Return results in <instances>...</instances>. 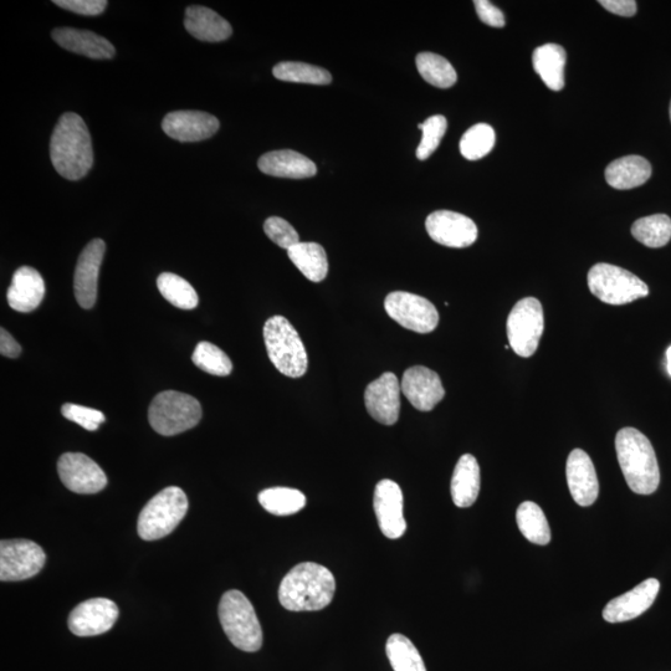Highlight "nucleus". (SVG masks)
<instances>
[{
	"instance_id": "obj_47",
	"label": "nucleus",
	"mask_w": 671,
	"mask_h": 671,
	"mask_svg": "<svg viewBox=\"0 0 671 671\" xmlns=\"http://www.w3.org/2000/svg\"><path fill=\"white\" fill-rule=\"evenodd\" d=\"M670 120H671V102H670Z\"/></svg>"
},
{
	"instance_id": "obj_9",
	"label": "nucleus",
	"mask_w": 671,
	"mask_h": 671,
	"mask_svg": "<svg viewBox=\"0 0 671 671\" xmlns=\"http://www.w3.org/2000/svg\"><path fill=\"white\" fill-rule=\"evenodd\" d=\"M507 338L516 355L529 358L539 348L545 330L544 309L535 297H526L514 306L506 324Z\"/></svg>"
},
{
	"instance_id": "obj_18",
	"label": "nucleus",
	"mask_w": 671,
	"mask_h": 671,
	"mask_svg": "<svg viewBox=\"0 0 671 671\" xmlns=\"http://www.w3.org/2000/svg\"><path fill=\"white\" fill-rule=\"evenodd\" d=\"M401 389L412 406L420 412L433 411L445 397L438 373L424 366L412 367L404 372Z\"/></svg>"
},
{
	"instance_id": "obj_3",
	"label": "nucleus",
	"mask_w": 671,
	"mask_h": 671,
	"mask_svg": "<svg viewBox=\"0 0 671 671\" xmlns=\"http://www.w3.org/2000/svg\"><path fill=\"white\" fill-rule=\"evenodd\" d=\"M619 465L630 490L638 495H652L660 484V470L650 440L635 428H623L616 437Z\"/></svg>"
},
{
	"instance_id": "obj_27",
	"label": "nucleus",
	"mask_w": 671,
	"mask_h": 671,
	"mask_svg": "<svg viewBox=\"0 0 671 671\" xmlns=\"http://www.w3.org/2000/svg\"><path fill=\"white\" fill-rule=\"evenodd\" d=\"M566 61L565 49L557 44L541 45L532 55L536 73L548 89L553 91H561L565 87Z\"/></svg>"
},
{
	"instance_id": "obj_11",
	"label": "nucleus",
	"mask_w": 671,
	"mask_h": 671,
	"mask_svg": "<svg viewBox=\"0 0 671 671\" xmlns=\"http://www.w3.org/2000/svg\"><path fill=\"white\" fill-rule=\"evenodd\" d=\"M45 562L43 548L33 541L0 542V580L3 582L29 580L43 570Z\"/></svg>"
},
{
	"instance_id": "obj_40",
	"label": "nucleus",
	"mask_w": 671,
	"mask_h": 671,
	"mask_svg": "<svg viewBox=\"0 0 671 671\" xmlns=\"http://www.w3.org/2000/svg\"><path fill=\"white\" fill-rule=\"evenodd\" d=\"M264 230L265 234L280 248L289 250L300 243L299 234H297L293 225L283 218L270 217L266 219Z\"/></svg>"
},
{
	"instance_id": "obj_29",
	"label": "nucleus",
	"mask_w": 671,
	"mask_h": 671,
	"mask_svg": "<svg viewBox=\"0 0 671 671\" xmlns=\"http://www.w3.org/2000/svg\"><path fill=\"white\" fill-rule=\"evenodd\" d=\"M288 255L293 264L302 275L314 283L325 280L329 273V260L325 249L317 243H299L288 250Z\"/></svg>"
},
{
	"instance_id": "obj_20",
	"label": "nucleus",
	"mask_w": 671,
	"mask_h": 671,
	"mask_svg": "<svg viewBox=\"0 0 671 671\" xmlns=\"http://www.w3.org/2000/svg\"><path fill=\"white\" fill-rule=\"evenodd\" d=\"M219 120L202 111L171 112L162 122L166 135L179 142L207 140L219 130Z\"/></svg>"
},
{
	"instance_id": "obj_35",
	"label": "nucleus",
	"mask_w": 671,
	"mask_h": 671,
	"mask_svg": "<svg viewBox=\"0 0 671 671\" xmlns=\"http://www.w3.org/2000/svg\"><path fill=\"white\" fill-rule=\"evenodd\" d=\"M273 74L276 79L286 83L329 85L332 81L329 71L299 61H285L275 65Z\"/></svg>"
},
{
	"instance_id": "obj_21",
	"label": "nucleus",
	"mask_w": 671,
	"mask_h": 671,
	"mask_svg": "<svg viewBox=\"0 0 671 671\" xmlns=\"http://www.w3.org/2000/svg\"><path fill=\"white\" fill-rule=\"evenodd\" d=\"M566 475L573 500L582 507L596 503L599 483L592 459L582 449L572 450L567 459Z\"/></svg>"
},
{
	"instance_id": "obj_45",
	"label": "nucleus",
	"mask_w": 671,
	"mask_h": 671,
	"mask_svg": "<svg viewBox=\"0 0 671 671\" xmlns=\"http://www.w3.org/2000/svg\"><path fill=\"white\" fill-rule=\"evenodd\" d=\"M0 353L9 358H17L22 353V347L3 327L0 330Z\"/></svg>"
},
{
	"instance_id": "obj_46",
	"label": "nucleus",
	"mask_w": 671,
	"mask_h": 671,
	"mask_svg": "<svg viewBox=\"0 0 671 671\" xmlns=\"http://www.w3.org/2000/svg\"><path fill=\"white\" fill-rule=\"evenodd\" d=\"M667 370L669 375L671 376V346L668 348L667 351Z\"/></svg>"
},
{
	"instance_id": "obj_23",
	"label": "nucleus",
	"mask_w": 671,
	"mask_h": 671,
	"mask_svg": "<svg viewBox=\"0 0 671 671\" xmlns=\"http://www.w3.org/2000/svg\"><path fill=\"white\" fill-rule=\"evenodd\" d=\"M53 39L61 48L90 59H112L116 54L109 40L89 30L58 28L53 32Z\"/></svg>"
},
{
	"instance_id": "obj_5",
	"label": "nucleus",
	"mask_w": 671,
	"mask_h": 671,
	"mask_svg": "<svg viewBox=\"0 0 671 671\" xmlns=\"http://www.w3.org/2000/svg\"><path fill=\"white\" fill-rule=\"evenodd\" d=\"M264 341L271 363L286 377L305 375L309 360L304 342L283 316L271 317L264 326Z\"/></svg>"
},
{
	"instance_id": "obj_16",
	"label": "nucleus",
	"mask_w": 671,
	"mask_h": 671,
	"mask_svg": "<svg viewBox=\"0 0 671 671\" xmlns=\"http://www.w3.org/2000/svg\"><path fill=\"white\" fill-rule=\"evenodd\" d=\"M401 391V384L392 372L383 373L368 384L365 403L370 416L384 425L396 424L401 412Z\"/></svg>"
},
{
	"instance_id": "obj_1",
	"label": "nucleus",
	"mask_w": 671,
	"mask_h": 671,
	"mask_svg": "<svg viewBox=\"0 0 671 671\" xmlns=\"http://www.w3.org/2000/svg\"><path fill=\"white\" fill-rule=\"evenodd\" d=\"M50 157L60 176L78 181L94 165L89 128L79 115L68 112L60 117L51 136Z\"/></svg>"
},
{
	"instance_id": "obj_32",
	"label": "nucleus",
	"mask_w": 671,
	"mask_h": 671,
	"mask_svg": "<svg viewBox=\"0 0 671 671\" xmlns=\"http://www.w3.org/2000/svg\"><path fill=\"white\" fill-rule=\"evenodd\" d=\"M632 234L648 248H663L671 239V219L665 214L640 218L633 224Z\"/></svg>"
},
{
	"instance_id": "obj_24",
	"label": "nucleus",
	"mask_w": 671,
	"mask_h": 671,
	"mask_svg": "<svg viewBox=\"0 0 671 671\" xmlns=\"http://www.w3.org/2000/svg\"><path fill=\"white\" fill-rule=\"evenodd\" d=\"M258 166L268 176L291 179H304L316 176L317 168L310 158L291 150L265 153L260 157Z\"/></svg>"
},
{
	"instance_id": "obj_28",
	"label": "nucleus",
	"mask_w": 671,
	"mask_h": 671,
	"mask_svg": "<svg viewBox=\"0 0 671 671\" xmlns=\"http://www.w3.org/2000/svg\"><path fill=\"white\" fill-rule=\"evenodd\" d=\"M650 176H652V166L640 156L619 158L606 169V181L609 186L619 191L643 186Z\"/></svg>"
},
{
	"instance_id": "obj_6",
	"label": "nucleus",
	"mask_w": 671,
	"mask_h": 671,
	"mask_svg": "<svg viewBox=\"0 0 671 671\" xmlns=\"http://www.w3.org/2000/svg\"><path fill=\"white\" fill-rule=\"evenodd\" d=\"M188 511V499L182 489L169 486L148 501L137 521L142 540L155 541L172 534Z\"/></svg>"
},
{
	"instance_id": "obj_38",
	"label": "nucleus",
	"mask_w": 671,
	"mask_h": 671,
	"mask_svg": "<svg viewBox=\"0 0 671 671\" xmlns=\"http://www.w3.org/2000/svg\"><path fill=\"white\" fill-rule=\"evenodd\" d=\"M194 365L209 375L225 377L233 371V363L227 353L210 342H199L193 352Z\"/></svg>"
},
{
	"instance_id": "obj_36",
	"label": "nucleus",
	"mask_w": 671,
	"mask_h": 671,
	"mask_svg": "<svg viewBox=\"0 0 671 671\" xmlns=\"http://www.w3.org/2000/svg\"><path fill=\"white\" fill-rule=\"evenodd\" d=\"M157 288L169 304L178 307V309L193 310L198 306L197 291L181 276L163 273L158 276Z\"/></svg>"
},
{
	"instance_id": "obj_44",
	"label": "nucleus",
	"mask_w": 671,
	"mask_h": 671,
	"mask_svg": "<svg viewBox=\"0 0 671 671\" xmlns=\"http://www.w3.org/2000/svg\"><path fill=\"white\" fill-rule=\"evenodd\" d=\"M604 9L621 17H633L637 13V2L634 0H601Z\"/></svg>"
},
{
	"instance_id": "obj_26",
	"label": "nucleus",
	"mask_w": 671,
	"mask_h": 671,
	"mask_svg": "<svg viewBox=\"0 0 671 671\" xmlns=\"http://www.w3.org/2000/svg\"><path fill=\"white\" fill-rule=\"evenodd\" d=\"M452 498L460 509L473 506L480 493V466L471 454H464L455 466L452 486Z\"/></svg>"
},
{
	"instance_id": "obj_12",
	"label": "nucleus",
	"mask_w": 671,
	"mask_h": 671,
	"mask_svg": "<svg viewBox=\"0 0 671 671\" xmlns=\"http://www.w3.org/2000/svg\"><path fill=\"white\" fill-rule=\"evenodd\" d=\"M58 473L66 488L76 494H97L107 485L105 471L94 460L81 453L61 455Z\"/></svg>"
},
{
	"instance_id": "obj_25",
	"label": "nucleus",
	"mask_w": 671,
	"mask_h": 671,
	"mask_svg": "<svg viewBox=\"0 0 671 671\" xmlns=\"http://www.w3.org/2000/svg\"><path fill=\"white\" fill-rule=\"evenodd\" d=\"M186 29L192 37L202 42H224L233 34L232 25L214 10L192 5L186 10Z\"/></svg>"
},
{
	"instance_id": "obj_34",
	"label": "nucleus",
	"mask_w": 671,
	"mask_h": 671,
	"mask_svg": "<svg viewBox=\"0 0 671 671\" xmlns=\"http://www.w3.org/2000/svg\"><path fill=\"white\" fill-rule=\"evenodd\" d=\"M386 652L394 671H427L416 645L402 634L388 638Z\"/></svg>"
},
{
	"instance_id": "obj_37",
	"label": "nucleus",
	"mask_w": 671,
	"mask_h": 671,
	"mask_svg": "<svg viewBox=\"0 0 671 671\" xmlns=\"http://www.w3.org/2000/svg\"><path fill=\"white\" fill-rule=\"evenodd\" d=\"M494 128L486 124H478L464 133L460 141V152L469 161H478L488 156L495 146Z\"/></svg>"
},
{
	"instance_id": "obj_2",
	"label": "nucleus",
	"mask_w": 671,
	"mask_h": 671,
	"mask_svg": "<svg viewBox=\"0 0 671 671\" xmlns=\"http://www.w3.org/2000/svg\"><path fill=\"white\" fill-rule=\"evenodd\" d=\"M336 593L335 576L314 562L300 563L281 581L279 601L291 612H315L326 608Z\"/></svg>"
},
{
	"instance_id": "obj_30",
	"label": "nucleus",
	"mask_w": 671,
	"mask_h": 671,
	"mask_svg": "<svg viewBox=\"0 0 671 671\" xmlns=\"http://www.w3.org/2000/svg\"><path fill=\"white\" fill-rule=\"evenodd\" d=\"M516 521L521 534L532 544L546 546L551 541V529L541 507L525 501L516 512Z\"/></svg>"
},
{
	"instance_id": "obj_7",
	"label": "nucleus",
	"mask_w": 671,
	"mask_h": 671,
	"mask_svg": "<svg viewBox=\"0 0 671 671\" xmlns=\"http://www.w3.org/2000/svg\"><path fill=\"white\" fill-rule=\"evenodd\" d=\"M201 403L189 394L166 391L157 394L148 409V420L158 434L165 437L187 432L202 419Z\"/></svg>"
},
{
	"instance_id": "obj_17",
	"label": "nucleus",
	"mask_w": 671,
	"mask_h": 671,
	"mask_svg": "<svg viewBox=\"0 0 671 671\" xmlns=\"http://www.w3.org/2000/svg\"><path fill=\"white\" fill-rule=\"evenodd\" d=\"M106 252L104 240L95 239L86 245L76 265L74 291L76 300L83 309L89 310L97 300V283Z\"/></svg>"
},
{
	"instance_id": "obj_31",
	"label": "nucleus",
	"mask_w": 671,
	"mask_h": 671,
	"mask_svg": "<svg viewBox=\"0 0 671 671\" xmlns=\"http://www.w3.org/2000/svg\"><path fill=\"white\" fill-rule=\"evenodd\" d=\"M420 76L428 84L439 89H449L457 83V71L443 56L434 53H420L416 59Z\"/></svg>"
},
{
	"instance_id": "obj_13",
	"label": "nucleus",
	"mask_w": 671,
	"mask_h": 671,
	"mask_svg": "<svg viewBox=\"0 0 671 671\" xmlns=\"http://www.w3.org/2000/svg\"><path fill=\"white\" fill-rule=\"evenodd\" d=\"M425 228L435 243L448 248H468L478 239V227L474 220L450 210H438L430 214Z\"/></svg>"
},
{
	"instance_id": "obj_42",
	"label": "nucleus",
	"mask_w": 671,
	"mask_h": 671,
	"mask_svg": "<svg viewBox=\"0 0 671 671\" xmlns=\"http://www.w3.org/2000/svg\"><path fill=\"white\" fill-rule=\"evenodd\" d=\"M54 3L69 12L87 15V17L100 15L107 7L106 0H56Z\"/></svg>"
},
{
	"instance_id": "obj_8",
	"label": "nucleus",
	"mask_w": 671,
	"mask_h": 671,
	"mask_svg": "<svg viewBox=\"0 0 671 671\" xmlns=\"http://www.w3.org/2000/svg\"><path fill=\"white\" fill-rule=\"evenodd\" d=\"M588 288L608 305H626L649 295L648 285L619 266L599 263L588 273Z\"/></svg>"
},
{
	"instance_id": "obj_4",
	"label": "nucleus",
	"mask_w": 671,
	"mask_h": 671,
	"mask_svg": "<svg viewBox=\"0 0 671 671\" xmlns=\"http://www.w3.org/2000/svg\"><path fill=\"white\" fill-rule=\"evenodd\" d=\"M219 619L230 642L243 652H258L263 645V629L253 604L240 591H228L219 603Z\"/></svg>"
},
{
	"instance_id": "obj_10",
	"label": "nucleus",
	"mask_w": 671,
	"mask_h": 671,
	"mask_svg": "<svg viewBox=\"0 0 671 671\" xmlns=\"http://www.w3.org/2000/svg\"><path fill=\"white\" fill-rule=\"evenodd\" d=\"M384 309L397 324L417 334H430L439 324L438 310L432 302L404 291L389 294Z\"/></svg>"
},
{
	"instance_id": "obj_19",
	"label": "nucleus",
	"mask_w": 671,
	"mask_h": 671,
	"mask_svg": "<svg viewBox=\"0 0 671 671\" xmlns=\"http://www.w3.org/2000/svg\"><path fill=\"white\" fill-rule=\"evenodd\" d=\"M660 583L655 578L640 583L632 591L612 599L604 608L603 618L608 623H623L642 616L657 599Z\"/></svg>"
},
{
	"instance_id": "obj_41",
	"label": "nucleus",
	"mask_w": 671,
	"mask_h": 671,
	"mask_svg": "<svg viewBox=\"0 0 671 671\" xmlns=\"http://www.w3.org/2000/svg\"><path fill=\"white\" fill-rule=\"evenodd\" d=\"M61 413L66 419L79 424L80 427L89 430V432H95L106 420L105 414L97 411V409L79 406V404L74 403L64 404Z\"/></svg>"
},
{
	"instance_id": "obj_43",
	"label": "nucleus",
	"mask_w": 671,
	"mask_h": 671,
	"mask_svg": "<svg viewBox=\"0 0 671 671\" xmlns=\"http://www.w3.org/2000/svg\"><path fill=\"white\" fill-rule=\"evenodd\" d=\"M474 5L481 22L489 25V27H505V15L496 5L488 2V0H476Z\"/></svg>"
},
{
	"instance_id": "obj_39",
	"label": "nucleus",
	"mask_w": 671,
	"mask_h": 671,
	"mask_svg": "<svg viewBox=\"0 0 671 671\" xmlns=\"http://www.w3.org/2000/svg\"><path fill=\"white\" fill-rule=\"evenodd\" d=\"M422 130V141L417 148V157L420 161L428 160L433 155L442 142L445 132H447L448 121L442 115L429 117L423 124L418 125Z\"/></svg>"
},
{
	"instance_id": "obj_15",
	"label": "nucleus",
	"mask_w": 671,
	"mask_h": 671,
	"mask_svg": "<svg viewBox=\"0 0 671 671\" xmlns=\"http://www.w3.org/2000/svg\"><path fill=\"white\" fill-rule=\"evenodd\" d=\"M373 506L379 529L388 539L397 540L406 534L407 522L403 514V493L397 483L382 480L376 486Z\"/></svg>"
},
{
	"instance_id": "obj_14",
	"label": "nucleus",
	"mask_w": 671,
	"mask_h": 671,
	"mask_svg": "<svg viewBox=\"0 0 671 671\" xmlns=\"http://www.w3.org/2000/svg\"><path fill=\"white\" fill-rule=\"evenodd\" d=\"M119 607L107 598H92L80 603L70 613L68 626L78 637H95L115 626L119 618Z\"/></svg>"
},
{
	"instance_id": "obj_22",
	"label": "nucleus",
	"mask_w": 671,
	"mask_h": 671,
	"mask_svg": "<svg viewBox=\"0 0 671 671\" xmlns=\"http://www.w3.org/2000/svg\"><path fill=\"white\" fill-rule=\"evenodd\" d=\"M45 281L38 270L23 266L15 271L7 294L13 310L28 314L37 310L45 296Z\"/></svg>"
},
{
	"instance_id": "obj_33",
	"label": "nucleus",
	"mask_w": 671,
	"mask_h": 671,
	"mask_svg": "<svg viewBox=\"0 0 671 671\" xmlns=\"http://www.w3.org/2000/svg\"><path fill=\"white\" fill-rule=\"evenodd\" d=\"M259 503L269 514L290 516L304 509L306 496L300 490L290 488H271L261 491Z\"/></svg>"
}]
</instances>
